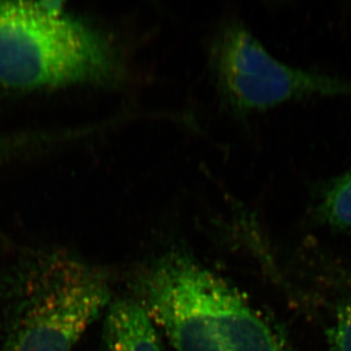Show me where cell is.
<instances>
[{"mask_svg":"<svg viewBox=\"0 0 351 351\" xmlns=\"http://www.w3.org/2000/svg\"><path fill=\"white\" fill-rule=\"evenodd\" d=\"M140 283L143 306L176 351H290L234 288L188 256L161 258Z\"/></svg>","mask_w":351,"mask_h":351,"instance_id":"6da1fadb","label":"cell"},{"mask_svg":"<svg viewBox=\"0 0 351 351\" xmlns=\"http://www.w3.org/2000/svg\"><path fill=\"white\" fill-rule=\"evenodd\" d=\"M327 338L330 351H351V304L337 308Z\"/></svg>","mask_w":351,"mask_h":351,"instance_id":"52a82bcc","label":"cell"},{"mask_svg":"<svg viewBox=\"0 0 351 351\" xmlns=\"http://www.w3.org/2000/svg\"><path fill=\"white\" fill-rule=\"evenodd\" d=\"M315 216L328 226L351 232V167L323 189Z\"/></svg>","mask_w":351,"mask_h":351,"instance_id":"8992f818","label":"cell"},{"mask_svg":"<svg viewBox=\"0 0 351 351\" xmlns=\"http://www.w3.org/2000/svg\"><path fill=\"white\" fill-rule=\"evenodd\" d=\"M152 320L142 304L130 299L113 302L104 328L108 351H161Z\"/></svg>","mask_w":351,"mask_h":351,"instance_id":"5b68a950","label":"cell"},{"mask_svg":"<svg viewBox=\"0 0 351 351\" xmlns=\"http://www.w3.org/2000/svg\"><path fill=\"white\" fill-rule=\"evenodd\" d=\"M123 54L112 36L47 2L0 1V84L119 86Z\"/></svg>","mask_w":351,"mask_h":351,"instance_id":"7a4b0ae2","label":"cell"},{"mask_svg":"<svg viewBox=\"0 0 351 351\" xmlns=\"http://www.w3.org/2000/svg\"><path fill=\"white\" fill-rule=\"evenodd\" d=\"M13 281L0 351H73L110 299L103 272L62 253L29 257Z\"/></svg>","mask_w":351,"mask_h":351,"instance_id":"3957f363","label":"cell"},{"mask_svg":"<svg viewBox=\"0 0 351 351\" xmlns=\"http://www.w3.org/2000/svg\"><path fill=\"white\" fill-rule=\"evenodd\" d=\"M210 68L219 100L237 117L307 97L351 95V80L282 63L235 19L215 34Z\"/></svg>","mask_w":351,"mask_h":351,"instance_id":"277c9868","label":"cell"}]
</instances>
